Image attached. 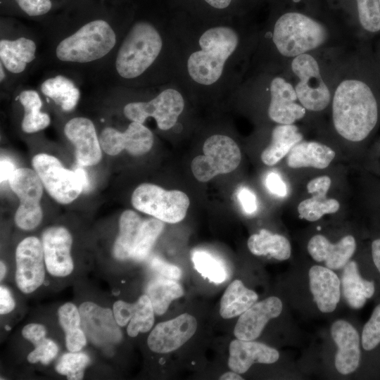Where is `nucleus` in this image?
<instances>
[{"instance_id": "nucleus-1", "label": "nucleus", "mask_w": 380, "mask_h": 380, "mask_svg": "<svg viewBox=\"0 0 380 380\" xmlns=\"http://www.w3.org/2000/svg\"><path fill=\"white\" fill-rule=\"evenodd\" d=\"M177 11L182 41L176 82L189 98L230 97L240 87L241 16L199 20Z\"/></svg>"}, {"instance_id": "nucleus-2", "label": "nucleus", "mask_w": 380, "mask_h": 380, "mask_svg": "<svg viewBox=\"0 0 380 380\" xmlns=\"http://www.w3.org/2000/svg\"><path fill=\"white\" fill-rule=\"evenodd\" d=\"M177 12L168 0L150 13L134 9L115 61L124 82L150 87L176 82L182 41Z\"/></svg>"}, {"instance_id": "nucleus-3", "label": "nucleus", "mask_w": 380, "mask_h": 380, "mask_svg": "<svg viewBox=\"0 0 380 380\" xmlns=\"http://www.w3.org/2000/svg\"><path fill=\"white\" fill-rule=\"evenodd\" d=\"M332 115L336 132L348 141L360 142L368 137L377 123V102L367 84L346 80L336 89Z\"/></svg>"}, {"instance_id": "nucleus-4", "label": "nucleus", "mask_w": 380, "mask_h": 380, "mask_svg": "<svg viewBox=\"0 0 380 380\" xmlns=\"http://www.w3.org/2000/svg\"><path fill=\"white\" fill-rule=\"evenodd\" d=\"M272 30V42L278 52L286 57L315 49L327 37V29L321 23L297 11L280 13Z\"/></svg>"}, {"instance_id": "nucleus-5", "label": "nucleus", "mask_w": 380, "mask_h": 380, "mask_svg": "<svg viewBox=\"0 0 380 380\" xmlns=\"http://www.w3.org/2000/svg\"><path fill=\"white\" fill-rule=\"evenodd\" d=\"M117 42L115 30L106 20L96 19L81 26L62 39L56 55L63 62L87 63L102 58Z\"/></svg>"}, {"instance_id": "nucleus-6", "label": "nucleus", "mask_w": 380, "mask_h": 380, "mask_svg": "<svg viewBox=\"0 0 380 380\" xmlns=\"http://www.w3.org/2000/svg\"><path fill=\"white\" fill-rule=\"evenodd\" d=\"M186 98L189 97L180 84L172 82L160 86L159 92L149 101L127 103L123 112L128 120L142 124L151 117L160 130L167 131L177 124Z\"/></svg>"}, {"instance_id": "nucleus-7", "label": "nucleus", "mask_w": 380, "mask_h": 380, "mask_svg": "<svg viewBox=\"0 0 380 380\" xmlns=\"http://www.w3.org/2000/svg\"><path fill=\"white\" fill-rule=\"evenodd\" d=\"M132 204L142 213L172 224L185 217L190 201L181 191H167L158 185L144 183L134 191Z\"/></svg>"}, {"instance_id": "nucleus-8", "label": "nucleus", "mask_w": 380, "mask_h": 380, "mask_svg": "<svg viewBox=\"0 0 380 380\" xmlns=\"http://www.w3.org/2000/svg\"><path fill=\"white\" fill-rule=\"evenodd\" d=\"M203 155L195 157L191 168L194 177L206 182L220 174L234 171L241 159L240 148L230 137L215 134L208 137L203 146Z\"/></svg>"}, {"instance_id": "nucleus-9", "label": "nucleus", "mask_w": 380, "mask_h": 380, "mask_svg": "<svg viewBox=\"0 0 380 380\" xmlns=\"http://www.w3.org/2000/svg\"><path fill=\"white\" fill-rule=\"evenodd\" d=\"M13 191L20 199V205L15 215L18 227L31 230L37 227L42 219L40 200L43 194V184L34 170L18 168L9 179Z\"/></svg>"}, {"instance_id": "nucleus-10", "label": "nucleus", "mask_w": 380, "mask_h": 380, "mask_svg": "<svg viewBox=\"0 0 380 380\" xmlns=\"http://www.w3.org/2000/svg\"><path fill=\"white\" fill-rule=\"evenodd\" d=\"M32 164L47 192L58 203H71L83 191L75 172L65 168L56 157L39 153L34 156Z\"/></svg>"}, {"instance_id": "nucleus-11", "label": "nucleus", "mask_w": 380, "mask_h": 380, "mask_svg": "<svg viewBox=\"0 0 380 380\" xmlns=\"http://www.w3.org/2000/svg\"><path fill=\"white\" fill-rule=\"evenodd\" d=\"M291 68L300 79L295 90L301 105L312 111H320L327 107L331 95L321 77L317 61L312 56L303 53L295 57Z\"/></svg>"}, {"instance_id": "nucleus-12", "label": "nucleus", "mask_w": 380, "mask_h": 380, "mask_svg": "<svg viewBox=\"0 0 380 380\" xmlns=\"http://www.w3.org/2000/svg\"><path fill=\"white\" fill-rule=\"evenodd\" d=\"M15 281L25 293L37 289L45 277V260L42 243L34 236L21 241L15 251Z\"/></svg>"}, {"instance_id": "nucleus-13", "label": "nucleus", "mask_w": 380, "mask_h": 380, "mask_svg": "<svg viewBox=\"0 0 380 380\" xmlns=\"http://www.w3.org/2000/svg\"><path fill=\"white\" fill-rule=\"evenodd\" d=\"M153 134L144 124L132 121L125 132L106 127L101 132V148L108 155L115 156L126 150L133 156L148 152L153 144Z\"/></svg>"}, {"instance_id": "nucleus-14", "label": "nucleus", "mask_w": 380, "mask_h": 380, "mask_svg": "<svg viewBox=\"0 0 380 380\" xmlns=\"http://www.w3.org/2000/svg\"><path fill=\"white\" fill-rule=\"evenodd\" d=\"M81 328L94 344L104 346L119 343L122 339L120 326L113 312L93 302H84L79 308Z\"/></svg>"}, {"instance_id": "nucleus-15", "label": "nucleus", "mask_w": 380, "mask_h": 380, "mask_svg": "<svg viewBox=\"0 0 380 380\" xmlns=\"http://www.w3.org/2000/svg\"><path fill=\"white\" fill-rule=\"evenodd\" d=\"M197 322L192 315L184 313L158 323L150 333L147 343L152 351L167 353L178 349L196 332Z\"/></svg>"}, {"instance_id": "nucleus-16", "label": "nucleus", "mask_w": 380, "mask_h": 380, "mask_svg": "<svg viewBox=\"0 0 380 380\" xmlns=\"http://www.w3.org/2000/svg\"><path fill=\"white\" fill-rule=\"evenodd\" d=\"M72 236L65 227H51L43 232L42 243L45 265L51 275L65 277L72 272Z\"/></svg>"}, {"instance_id": "nucleus-17", "label": "nucleus", "mask_w": 380, "mask_h": 380, "mask_svg": "<svg viewBox=\"0 0 380 380\" xmlns=\"http://www.w3.org/2000/svg\"><path fill=\"white\" fill-rule=\"evenodd\" d=\"M64 133L75 147L77 163L82 166L97 164L101 159V147L93 122L88 118L77 117L65 125Z\"/></svg>"}, {"instance_id": "nucleus-18", "label": "nucleus", "mask_w": 380, "mask_h": 380, "mask_svg": "<svg viewBox=\"0 0 380 380\" xmlns=\"http://www.w3.org/2000/svg\"><path fill=\"white\" fill-rule=\"evenodd\" d=\"M269 89L267 114L271 120L280 125H291L305 115V108L296 103L298 98L295 89L284 78L274 77Z\"/></svg>"}, {"instance_id": "nucleus-19", "label": "nucleus", "mask_w": 380, "mask_h": 380, "mask_svg": "<svg viewBox=\"0 0 380 380\" xmlns=\"http://www.w3.org/2000/svg\"><path fill=\"white\" fill-rule=\"evenodd\" d=\"M281 310L282 303L275 296L254 303L240 315L234 329V336L245 341L257 338L268 321L278 317Z\"/></svg>"}, {"instance_id": "nucleus-20", "label": "nucleus", "mask_w": 380, "mask_h": 380, "mask_svg": "<svg viewBox=\"0 0 380 380\" xmlns=\"http://www.w3.org/2000/svg\"><path fill=\"white\" fill-rule=\"evenodd\" d=\"M331 334L338 350L335 367L342 374H348L358 367L360 359V338L357 330L345 320H337L331 326Z\"/></svg>"}, {"instance_id": "nucleus-21", "label": "nucleus", "mask_w": 380, "mask_h": 380, "mask_svg": "<svg viewBox=\"0 0 380 380\" xmlns=\"http://www.w3.org/2000/svg\"><path fill=\"white\" fill-rule=\"evenodd\" d=\"M229 369L238 374L245 373L254 363L272 364L279 357V352L262 343L235 339L229 347Z\"/></svg>"}, {"instance_id": "nucleus-22", "label": "nucleus", "mask_w": 380, "mask_h": 380, "mask_svg": "<svg viewBox=\"0 0 380 380\" xmlns=\"http://www.w3.org/2000/svg\"><path fill=\"white\" fill-rule=\"evenodd\" d=\"M251 0H179L170 5L192 18L215 20L242 16ZM252 1V0H251Z\"/></svg>"}, {"instance_id": "nucleus-23", "label": "nucleus", "mask_w": 380, "mask_h": 380, "mask_svg": "<svg viewBox=\"0 0 380 380\" xmlns=\"http://www.w3.org/2000/svg\"><path fill=\"white\" fill-rule=\"evenodd\" d=\"M356 243L355 238L348 235L337 243H331L324 236L317 234L312 236L308 244V251L317 262L324 261L331 270L343 267L355 253Z\"/></svg>"}, {"instance_id": "nucleus-24", "label": "nucleus", "mask_w": 380, "mask_h": 380, "mask_svg": "<svg viewBox=\"0 0 380 380\" xmlns=\"http://www.w3.org/2000/svg\"><path fill=\"white\" fill-rule=\"evenodd\" d=\"M310 288L318 309L322 312H333L340 300L341 282L329 268L312 266L309 270Z\"/></svg>"}, {"instance_id": "nucleus-25", "label": "nucleus", "mask_w": 380, "mask_h": 380, "mask_svg": "<svg viewBox=\"0 0 380 380\" xmlns=\"http://www.w3.org/2000/svg\"><path fill=\"white\" fill-rule=\"evenodd\" d=\"M335 151L316 141H300L288 153L287 165L291 168L324 169L335 158Z\"/></svg>"}, {"instance_id": "nucleus-26", "label": "nucleus", "mask_w": 380, "mask_h": 380, "mask_svg": "<svg viewBox=\"0 0 380 380\" xmlns=\"http://www.w3.org/2000/svg\"><path fill=\"white\" fill-rule=\"evenodd\" d=\"M36 44L30 39L21 37L14 40L0 41L1 63L9 72L19 74L35 58Z\"/></svg>"}, {"instance_id": "nucleus-27", "label": "nucleus", "mask_w": 380, "mask_h": 380, "mask_svg": "<svg viewBox=\"0 0 380 380\" xmlns=\"http://www.w3.org/2000/svg\"><path fill=\"white\" fill-rule=\"evenodd\" d=\"M303 139V135L293 125H279L272 132L271 142L261 153L264 164L272 166L286 156Z\"/></svg>"}, {"instance_id": "nucleus-28", "label": "nucleus", "mask_w": 380, "mask_h": 380, "mask_svg": "<svg viewBox=\"0 0 380 380\" xmlns=\"http://www.w3.org/2000/svg\"><path fill=\"white\" fill-rule=\"evenodd\" d=\"M341 284L346 300L354 309L361 308L374 293V282L360 276L355 261H350L344 266Z\"/></svg>"}, {"instance_id": "nucleus-29", "label": "nucleus", "mask_w": 380, "mask_h": 380, "mask_svg": "<svg viewBox=\"0 0 380 380\" xmlns=\"http://www.w3.org/2000/svg\"><path fill=\"white\" fill-rule=\"evenodd\" d=\"M257 293L247 289L241 281L234 280L227 288L221 301L220 313L224 319L241 315L258 300Z\"/></svg>"}, {"instance_id": "nucleus-30", "label": "nucleus", "mask_w": 380, "mask_h": 380, "mask_svg": "<svg viewBox=\"0 0 380 380\" xmlns=\"http://www.w3.org/2000/svg\"><path fill=\"white\" fill-rule=\"evenodd\" d=\"M249 251L255 255H270L279 260H287L291 255V244L282 235L272 234L262 229L251 235L247 242Z\"/></svg>"}, {"instance_id": "nucleus-31", "label": "nucleus", "mask_w": 380, "mask_h": 380, "mask_svg": "<svg viewBox=\"0 0 380 380\" xmlns=\"http://www.w3.org/2000/svg\"><path fill=\"white\" fill-rule=\"evenodd\" d=\"M143 220L134 211H124L119 221L120 232L114 247V256L118 260L131 258Z\"/></svg>"}, {"instance_id": "nucleus-32", "label": "nucleus", "mask_w": 380, "mask_h": 380, "mask_svg": "<svg viewBox=\"0 0 380 380\" xmlns=\"http://www.w3.org/2000/svg\"><path fill=\"white\" fill-rule=\"evenodd\" d=\"M147 296L156 315H163L171 302L184 295L181 285L174 279L158 277L151 279L146 287Z\"/></svg>"}, {"instance_id": "nucleus-33", "label": "nucleus", "mask_w": 380, "mask_h": 380, "mask_svg": "<svg viewBox=\"0 0 380 380\" xmlns=\"http://www.w3.org/2000/svg\"><path fill=\"white\" fill-rule=\"evenodd\" d=\"M41 90L64 111L73 110L80 96L79 89L70 80L63 75L46 80L42 84Z\"/></svg>"}, {"instance_id": "nucleus-34", "label": "nucleus", "mask_w": 380, "mask_h": 380, "mask_svg": "<svg viewBox=\"0 0 380 380\" xmlns=\"http://www.w3.org/2000/svg\"><path fill=\"white\" fill-rule=\"evenodd\" d=\"M19 101L25 110L21 124L25 132H37L49 125L50 118L48 114L41 111L42 102L37 91L34 90L22 91L19 96Z\"/></svg>"}, {"instance_id": "nucleus-35", "label": "nucleus", "mask_w": 380, "mask_h": 380, "mask_svg": "<svg viewBox=\"0 0 380 380\" xmlns=\"http://www.w3.org/2000/svg\"><path fill=\"white\" fill-rule=\"evenodd\" d=\"M154 310L147 295L139 297L134 303H131L130 321L127 332L131 337H135L139 332L148 331L154 323Z\"/></svg>"}, {"instance_id": "nucleus-36", "label": "nucleus", "mask_w": 380, "mask_h": 380, "mask_svg": "<svg viewBox=\"0 0 380 380\" xmlns=\"http://www.w3.org/2000/svg\"><path fill=\"white\" fill-rule=\"evenodd\" d=\"M164 228V222L151 218L143 220L131 258L137 261L145 259Z\"/></svg>"}, {"instance_id": "nucleus-37", "label": "nucleus", "mask_w": 380, "mask_h": 380, "mask_svg": "<svg viewBox=\"0 0 380 380\" xmlns=\"http://www.w3.org/2000/svg\"><path fill=\"white\" fill-rule=\"evenodd\" d=\"M191 260L195 269L210 281L220 284L227 279V273L222 262L209 252L195 251Z\"/></svg>"}, {"instance_id": "nucleus-38", "label": "nucleus", "mask_w": 380, "mask_h": 380, "mask_svg": "<svg viewBox=\"0 0 380 380\" xmlns=\"http://www.w3.org/2000/svg\"><path fill=\"white\" fill-rule=\"evenodd\" d=\"M340 204L334 198L314 195L301 201L298 205L300 217L310 222L319 220L325 214L335 213Z\"/></svg>"}, {"instance_id": "nucleus-39", "label": "nucleus", "mask_w": 380, "mask_h": 380, "mask_svg": "<svg viewBox=\"0 0 380 380\" xmlns=\"http://www.w3.org/2000/svg\"><path fill=\"white\" fill-rule=\"evenodd\" d=\"M89 360V356L84 353L70 352L61 357L56 366V370L58 373L65 375L68 379H82L84 370Z\"/></svg>"}, {"instance_id": "nucleus-40", "label": "nucleus", "mask_w": 380, "mask_h": 380, "mask_svg": "<svg viewBox=\"0 0 380 380\" xmlns=\"http://www.w3.org/2000/svg\"><path fill=\"white\" fill-rule=\"evenodd\" d=\"M359 21L367 31L380 30L379 0H355Z\"/></svg>"}, {"instance_id": "nucleus-41", "label": "nucleus", "mask_w": 380, "mask_h": 380, "mask_svg": "<svg viewBox=\"0 0 380 380\" xmlns=\"http://www.w3.org/2000/svg\"><path fill=\"white\" fill-rule=\"evenodd\" d=\"M380 343V304L374 310L365 324L362 334V345L365 350H371Z\"/></svg>"}, {"instance_id": "nucleus-42", "label": "nucleus", "mask_w": 380, "mask_h": 380, "mask_svg": "<svg viewBox=\"0 0 380 380\" xmlns=\"http://www.w3.org/2000/svg\"><path fill=\"white\" fill-rule=\"evenodd\" d=\"M59 324L65 334L81 328V317L79 309L71 303L61 305L58 310Z\"/></svg>"}, {"instance_id": "nucleus-43", "label": "nucleus", "mask_w": 380, "mask_h": 380, "mask_svg": "<svg viewBox=\"0 0 380 380\" xmlns=\"http://www.w3.org/2000/svg\"><path fill=\"white\" fill-rule=\"evenodd\" d=\"M58 348L56 343L45 338L41 343L35 346L34 350L27 355V360L30 363L40 362L44 365L49 364L57 355Z\"/></svg>"}, {"instance_id": "nucleus-44", "label": "nucleus", "mask_w": 380, "mask_h": 380, "mask_svg": "<svg viewBox=\"0 0 380 380\" xmlns=\"http://www.w3.org/2000/svg\"><path fill=\"white\" fill-rule=\"evenodd\" d=\"M20 8L30 16L47 13L52 8L51 0H14Z\"/></svg>"}, {"instance_id": "nucleus-45", "label": "nucleus", "mask_w": 380, "mask_h": 380, "mask_svg": "<svg viewBox=\"0 0 380 380\" xmlns=\"http://www.w3.org/2000/svg\"><path fill=\"white\" fill-rule=\"evenodd\" d=\"M150 267L160 276L174 280H178L182 276L181 270L170 264L158 257L153 258L150 261Z\"/></svg>"}, {"instance_id": "nucleus-46", "label": "nucleus", "mask_w": 380, "mask_h": 380, "mask_svg": "<svg viewBox=\"0 0 380 380\" xmlns=\"http://www.w3.org/2000/svg\"><path fill=\"white\" fill-rule=\"evenodd\" d=\"M243 210L246 214H253L258 209L257 198L255 194L246 186L241 187L236 194Z\"/></svg>"}, {"instance_id": "nucleus-47", "label": "nucleus", "mask_w": 380, "mask_h": 380, "mask_svg": "<svg viewBox=\"0 0 380 380\" xmlns=\"http://www.w3.org/2000/svg\"><path fill=\"white\" fill-rule=\"evenodd\" d=\"M265 186L273 194L284 197L287 194V186L281 176L274 172H270L265 178Z\"/></svg>"}, {"instance_id": "nucleus-48", "label": "nucleus", "mask_w": 380, "mask_h": 380, "mask_svg": "<svg viewBox=\"0 0 380 380\" xmlns=\"http://www.w3.org/2000/svg\"><path fill=\"white\" fill-rule=\"evenodd\" d=\"M46 330L44 325L31 323L25 326L22 330L23 337L30 341L35 346L45 338Z\"/></svg>"}, {"instance_id": "nucleus-49", "label": "nucleus", "mask_w": 380, "mask_h": 380, "mask_svg": "<svg viewBox=\"0 0 380 380\" xmlns=\"http://www.w3.org/2000/svg\"><path fill=\"white\" fill-rule=\"evenodd\" d=\"M87 343V336L82 328L65 334V346L70 352H79Z\"/></svg>"}, {"instance_id": "nucleus-50", "label": "nucleus", "mask_w": 380, "mask_h": 380, "mask_svg": "<svg viewBox=\"0 0 380 380\" xmlns=\"http://www.w3.org/2000/svg\"><path fill=\"white\" fill-rule=\"evenodd\" d=\"M331 184V178L324 175L310 180L307 185V189L308 193L312 196H327Z\"/></svg>"}, {"instance_id": "nucleus-51", "label": "nucleus", "mask_w": 380, "mask_h": 380, "mask_svg": "<svg viewBox=\"0 0 380 380\" xmlns=\"http://www.w3.org/2000/svg\"><path fill=\"white\" fill-rule=\"evenodd\" d=\"M113 312L118 324L125 327L130 321L131 303L118 300L113 304Z\"/></svg>"}, {"instance_id": "nucleus-52", "label": "nucleus", "mask_w": 380, "mask_h": 380, "mask_svg": "<svg viewBox=\"0 0 380 380\" xmlns=\"http://www.w3.org/2000/svg\"><path fill=\"white\" fill-rule=\"evenodd\" d=\"M15 306V300L10 291L5 286L0 287V314L6 315L11 312Z\"/></svg>"}, {"instance_id": "nucleus-53", "label": "nucleus", "mask_w": 380, "mask_h": 380, "mask_svg": "<svg viewBox=\"0 0 380 380\" xmlns=\"http://www.w3.org/2000/svg\"><path fill=\"white\" fill-rule=\"evenodd\" d=\"M14 164L8 160H1L0 180L1 182L9 180L15 170Z\"/></svg>"}, {"instance_id": "nucleus-54", "label": "nucleus", "mask_w": 380, "mask_h": 380, "mask_svg": "<svg viewBox=\"0 0 380 380\" xmlns=\"http://www.w3.org/2000/svg\"><path fill=\"white\" fill-rule=\"evenodd\" d=\"M74 171L79 177V179L82 184L83 191H87L89 189L90 184L88 179V176L85 170L82 167V165L79 164L78 166L75 167Z\"/></svg>"}, {"instance_id": "nucleus-55", "label": "nucleus", "mask_w": 380, "mask_h": 380, "mask_svg": "<svg viewBox=\"0 0 380 380\" xmlns=\"http://www.w3.org/2000/svg\"><path fill=\"white\" fill-rule=\"evenodd\" d=\"M372 255L374 265L380 272V238L372 243Z\"/></svg>"}, {"instance_id": "nucleus-56", "label": "nucleus", "mask_w": 380, "mask_h": 380, "mask_svg": "<svg viewBox=\"0 0 380 380\" xmlns=\"http://www.w3.org/2000/svg\"><path fill=\"white\" fill-rule=\"evenodd\" d=\"M220 379H227V380H232V379H243L238 373L235 372H227L223 374L220 377Z\"/></svg>"}, {"instance_id": "nucleus-57", "label": "nucleus", "mask_w": 380, "mask_h": 380, "mask_svg": "<svg viewBox=\"0 0 380 380\" xmlns=\"http://www.w3.org/2000/svg\"><path fill=\"white\" fill-rule=\"evenodd\" d=\"M6 272V267L5 264L1 261L0 262V279L1 281L4 278Z\"/></svg>"}, {"instance_id": "nucleus-58", "label": "nucleus", "mask_w": 380, "mask_h": 380, "mask_svg": "<svg viewBox=\"0 0 380 380\" xmlns=\"http://www.w3.org/2000/svg\"><path fill=\"white\" fill-rule=\"evenodd\" d=\"M0 72H1V75H0L1 81L2 82V80L5 77V73H4V70L3 69V64L1 63H0Z\"/></svg>"}, {"instance_id": "nucleus-59", "label": "nucleus", "mask_w": 380, "mask_h": 380, "mask_svg": "<svg viewBox=\"0 0 380 380\" xmlns=\"http://www.w3.org/2000/svg\"><path fill=\"white\" fill-rule=\"evenodd\" d=\"M170 4H173L179 0H168Z\"/></svg>"}, {"instance_id": "nucleus-60", "label": "nucleus", "mask_w": 380, "mask_h": 380, "mask_svg": "<svg viewBox=\"0 0 380 380\" xmlns=\"http://www.w3.org/2000/svg\"><path fill=\"white\" fill-rule=\"evenodd\" d=\"M379 4H380V0H379Z\"/></svg>"}]
</instances>
